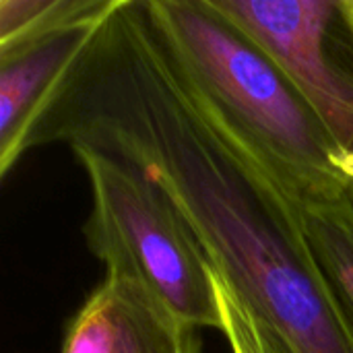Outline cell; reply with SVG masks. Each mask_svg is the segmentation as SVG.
I'll return each instance as SVG.
<instances>
[{
  "label": "cell",
  "mask_w": 353,
  "mask_h": 353,
  "mask_svg": "<svg viewBox=\"0 0 353 353\" xmlns=\"http://www.w3.org/2000/svg\"><path fill=\"white\" fill-rule=\"evenodd\" d=\"M339 8L343 14V21L350 29V33L353 35V0H339Z\"/></svg>",
  "instance_id": "10"
},
{
  "label": "cell",
  "mask_w": 353,
  "mask_h": 353,
  "mask_svg": "<svg viewBox=\"0 0 353 353\" xmlns=\"http://www.w3.org/2000/svg\"><path fill=\"white\" fill-rule=\"evenodd\" d=\"M122 157L170 196L213 269L294 353H353L298 199L194 97L145 12L116 2L33 132Z\"/></svg>",
  "instance_id": "1"
},
{
  "label": "cell",
  "mask_w": 353,
  "mask_h": 353,
  "mask_svg": "<svg viewBox=\"0 0 353 353\" xmlns=\"http://www.w3.org/2000/svg\"><path fill=\"white\" fill-rule=\"evenodd\" d=\"M143 4L194 97L296 199L353 201V155L261 46L209 0Z\"/></svg>",
  "instance_id": "2"
},
{
  "label": "cell",
  "mask_w": 353,
  "mask_h": 353,
  "mask_svg": "<svg viewBox=\"0 0 353 353\" xmlns=\"http://www.w3.org/2000/svg\"><path fill=\"white\" fill-rule=\"evenodd\" d=\"M294 81L353 155V35L339 0H209Z\"/></svg>",
  "instance_id": "4"
},
{
  "label": "cell",
  "mask_w": 353,
  "mask_h": 353,
  "mask_svg": "<svg viewBox=\"0 0 353 353\" xmlns=\"http://www.w3.org/2000/svg\"><path fill=\"white\" fill-rule=\"evenodd\" d=\"M199 331L141 283L105 273L70 319L60 353H203Z\"/></svg>",
  "instance_id": "6"
},
{
  "label": "cell",
  "mask_w": 353,
  "mask_h": 353,
  "mask_svg": "<svg viewBox=\"0 0 353 353\" xmlns=\"http://www.w3.org/2000/svg\"><path fill=\"white\" fill-rule=\"evenodd\" d=\"M215 285L223 319L221 335L228 339L232 353H294L281 335L263 321L217 271Z\"/></svg>",
  "instance_id": "9"
},
{
  "label": "cell",
  "mask_w": 353,
  "mask_h": 353,
  "mask_svg": "<svg viewBox=\"0 0 353 353\" xmlns=\"http://www.w3.org/2000/svg\"><path fill=\"white\" fill-rule=\"evenodd\" d=\"M112 0H0V50L93 17Z\"/></svg>",
  "instance_id": "8"
},
{
  "label": "cell",
  "mask_w": 353,
  "mask_h": 353,
  "mask_svg": "<svg viewBox=\"0 0 353 353\" xmlns=\"http://www.w3.org/2000/svg\"><path fill=\"white\" fill-rule=\"evenodd\" d=\"M70 149L91 188L83 236L105 273L141 283L184 323L221 333L213 265L170 196L122 157L87 145Z\"/></svg>",
  "instance_id": "3"
},
{
  "label": "cell",
  "mask_w": 353,
  "mask_h": 353,
  "mask_svg": "<svg viewBox=\"0 0 353 353\" xmlns=\"http://www.w3.org/2000/svg\"><path fill=\"white\" fill-rule=\"evenodd\" d=\"M118 0L93 17L0 50V176L31 149L33 132L91 48Z\"/></svg>",
  "instance_id": "5"
},
{
  "label": "cell",
  "mask_w": 353,
  "mask_h": 353,
  "mask_svg": "<svg viewBox=\"0 0 353 353\" xmlns=\"http://www.w3.org/2000/svg\"><path fill=\"white\" fill-rule=\"evenodd\" d=\"M310 248L353 325V201L350 194L298 199Z\"/></svg>",
  "instance_id": "7"
}]
</instances>
